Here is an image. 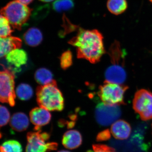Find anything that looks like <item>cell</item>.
Listing matches in <instances>:
<instances>
[{
  "label": "cell",
  "instance_id": "obj_1",
  "mask_svg": "<svg viewBox=\"0 0 152 152\" xmlns=\"http://www.w3.org/2000/svg\"><path fill=\"white\" fill-rule=\"evenodd\" d=\"M103 39V37L97 30L80 28L77 35L72 38L69 43L77 48L78 58L96 64L105 53Z\"/></svg>",
  "mask_w": 152,
  "mask_h": 152
},
{
  "label": "cell",
  "instance_id": "obj_2",
  "mask_svg": "<svg viewBox=\"0 0 152 152\" xmlns=\"http://www.w3.org/2000/svg\"><path fill=\"white\" fill-rule=\"evenodd\" d=\"M36 95L37 103L41 107L50 111H61L64 109V97L56 81L38 87Z\"/></svg>",
  "mask_w": 152,
  "mask_h": 152
},
{
  "label": "cell",
  "instance_id": "obj_3",
  "mask_svg": "<svg viewBox=\"0 0 152 152\" xmlns=\"http://www.w3.org/2000/svg\"><path fill=\"white\" fill-rule=\"evenodd\" d=\"M31 11L27 6L15 0L1 9L0 13L8 20L12 27L20 31L28 20Z\"/></svg>",
  "mask_w": 152,
  "mask_h": 152
},
{
  "label": "cell",
  "instance_id": "obj_4",
  "mask_svg": "<svg viewBox=\"0 0 152 152\" xmlns=\"http://www.w3.org/2000/svg\"><path fill=\"white\" fill-rule=\"evenodd\" d=\"M128 88L123 84L105 81L100 86L98 95L104 104L120 106L125 104L124 95Z\"/></svg>",
  "mask_w": 152,
  "mask_h": 152
},
{
  "label": "cell",
  "instance_id": "obj_5",
  "mask_svg": "<svg viewBox=\"0 0 152 152\" xmlns=\"http://www.w3.org/2000/svg\"><path fill=\"white\" fill-rule=\"evenodd\" d=\"M50 138V134L46 132H42L41 130L28 133L26 152H47L56 150L58 143L47 142Z\"/></svg>",
  "mask_w": 152,
  "mask_h": 152
},
{
  "label": "cell",
  "instance_id": "obj_6",
  "mask_svg": "<svg viewBox=\"0 0 152 152\" xmlns=\"http://www.w3.org/2000/svg\"><path fill=\"white\" fill-rule=\"evenodd\" d=\"M133 107L143 121L152 119V93L141 89L136 92L133 101Z\"/></svg>",
  "mask_w": 152,
  "mask_h": 152
},
{
  "label": "cell",
  "instance_id": "obj_7",
  "mask_svg": "<svg viewBox=\"0 0 152 152\" xmlns=\"http://www.w3.org/2000/svg\"><path fill=\"white\" fill-rule=\"evenodd\" d=\"M15 76L13 72L5 69L0 71V102L9 104L12 107L15 104Z\"/></svg>",
  "mask_w": 152,
  "mask_h": 152
},
{
  "label": "cell",
  "instance_id": "obj_8",
  "mask_svg": "<svg viewBox=\"0 0 152 152\" xmlns=\"http://www.w3.org/2000/svg\"><path fill=\"white\" fill-rule=\"evenodd\" d=\"M121 112L119 106L110 105L102 102L98 104L95 110V118L99 124L107 126L118 120Z\"/></svg>",
  "mask_w": 152,
  "mask_h": 152
},
{
  "label": "cell",
  "instance_id": "obj_9",
  "mask_svg": "<svg viewBox=\"0 0 152 152\" xmlns=\"http://www.w3.org/2000/svg\"><path fill=\"white\" fill-rule=\"evenodd\" d=\"M30 118L31 121L35 126V130L38 131L40 130L42 126L50 122L51 115L49 111L40 107L35 108L31 111Z\"/></svg>",
  "mask_w": 152,
  "mask_h": 152
},
{
  "label": "cell",
  "instance_id": "obj_10",
  "mask_svg": "<svg viewBox=\"0 0 152 152\" xmlns=\"http://www.w3.org/2000/svg\"><path fill=\"white\" fill-rule=\"evenodd\" d=\"M105 82L123 84L126 78V74L123 66L112 65L105 73Z\"/></svg>",
  "mask_w": 152,
  "mask_h": 152
},
{
  "label": "cell",
  "instance_id": "obj_11",
  "mask_svg": "<svg viewBox=\"0 0 152 152\" xmlns=\"http://www.w3.org/2000/svg\"><path fill=\"white\" fill-rule=\"evenodd\" d=\"M110 132L115 138L124 140L130 135L132 128L130 125L126 121L118 120L112 124Z\"/></svg>",
  "mask_w": 152,
  "mask_h": 152
},
{
  "label": "cell",
  "instance_id": "obj_12",
  "mask_svg": "<svg viewBox=\"0 0 152 152\" xmlns=\"http://www.w3.org/2000/svg\"><path fill=\"white\" fill-rule=\"evenodd\" d=\"M6 59L9 64L18 71V69L27 63L28 55L24 50L16 49L9 53L6 56Z\"/></svg>",
  "mask_w": 152,
  "mask_h": 152
},
{
  "label": "cell",
  "instance_id": "obj_13",
  "mask_svg": "<svg viewBox=\"0 0 152 152\" xmlns=\"http://www.w3.org/2000/svg\"><path fill=\"white\" fill-rule=\"evenodd\" d=\"M22 45L21 39L16 37L0 38V58L6 56L15 49L20 48Z\"/></svg>",
  "mask_w": 152,
  "mask_h": 152
},
{
  "label": "cell",
  "instance_id": "obj_14",
  "mask_svg": "<svg viewBox=\"0 0 152 152\" xmlns=\"http://www.w3.org/2000/svg\"><path fill=\"white\" fill-rule=\"evenodd\" d=\"M83 138L81 134L75 130L67 131L63 136L62 143L64 146L69 149L77 148L82 145Z\"/></svg>",
  "mask_w": 152,
  "mask_h": 152
},
{
  "label": "cell",
  "instance_id": "obj_15",
  "mask_svg": "<svg viewBox=\"0 0 152 152\" xmlns=\"http://www.w3.org/2000/svg\"><path fill=\"white\" fill-rule=\"evenodd\" d=\"M10 125L12 129L15 132H23L28 129L29 125L28 118L24 113H15L11 117Z\"/></svg>",
  "mask_w": 152,
  "mask_h": 152
},
{
  "label": "cell",
  "instance_id": "obj_16",
  "mask_svg": "<svg viewBox=\"0 0 152 152\" xmlns=\"http://www.w3.org/2000/svg\"><path fill=\"white\" fill-rule=\"evenodd\" d=\"M112 65L115 66H124V56L120 44L115 41L110 47L109 52Z\"/></svg>",
  "mask_w": 152,
  "mask_h": 152
},
{
  "label": "cell",
  "instance_id": "obj_17",
  "mask_svg": "<svg viewBox=\"0 0 152 152\" xmlns=\"http://www.w3.org/2000/svg\"><path fill=\"white\" fill-rule=\"evenodd\" d=\"M23 39L25 43L29 46H37L43 40V36L40 30L37 28H30L25 33Z\"/></svg>",
  "mask_w": 152,
  "mask_h": 152
},
{
  "label": "cell",
  "instance_id": "obj_18",
  "mask_svg": "<svg viewBox=\"0 0 152 152\" xmlns=\"http://www.w3.org/2000/svg\"><path fill=\"white\" fill-rule=\"evenodd\" d=\"M34 77L36 81L42 86L48 84L55 80L51 72L45 68L38 69L35 73Z\"/></svg>",
  "mask_w": 152,
  "mask_h": 152
},
{
  "label": "cell",
  "instance_id": "obj_19",
  "mask_svg": "<svg viewBox=\"0 0 152 152\" xmlns=\"http://www.w3.org/2000/svg\"><path fill=\"white\" fill-rule=\"evenodd\" d=\"M107 7L112 14L118 15L126 10L127 3L126 0H108Z\"/></svg>",
  "mask_w": 152,
  "mask_h": 152
},
{
  "label": "cell",
  "instance_id": "obj_20",
  "mask_svg": "<svg viewBox=\"0 0 152 152\" xmlns=\"http://www.w3.org/2000/svg\"><path fill=\"white\" fill-rule=\"evenodd\" d=\"M16 95L20 99L27 101L30 99L33 96V90L30 85L26 83L19 85L15 91Z\"/></svg>",
  "mask_w": 152,
  "mask_h": 152
},
{
  "label": "cell",
  "instance_id": "obj_21",
  "mask_svg": "<svg viewBox=\"0 0 152 152\" xmlns=\"http://www.w3.org/2000/svg\"><path fill=\"white\" fill-rule=\"evenodd\" d=\"M0 152H23V148L18 141L9 140L0 145Z\"/></svg>",
  "mask_w": 152,
  "mask_h": 152
},
{
  "label": "cell",
  "instance_id": "obj_22",
  "mask_svg": "<svg viewBox=\"0 0 152 152\" xmlns=\"http://www.w3.org/2000/svg\"><path fill=\"white\" fill-rule=\"evenodd\" d=\"M73 0H56L53 4L54 10L58 12L70 10L74 7Z\"/></svg>",
  "mask_w": 152,
  "mask_h": 152
},
{
  "label": "cell",
  "instance_id": "obj_23",
  "mask_svg": "<svg viewBox=\"0 0 152 152\" xmlns=\"http://www.w3.org/2000/svg\"><path fill=\"white\" fill-rule=\"evenodd\" d=\"M13 31L8 20L0 14V38L10 37Z\"/></svg>",
  "mask_w": 152,
  "mask_h": 152
},
{
  "label": "cell",
  "instance_id": "obj_24",
  "mask_svg": "<svg viewBox=\"0 0 152 152\" xmlns=\"http://www.w3.org/2000/svg\"><path fill=\"white\" fill-rule=\"evenodd\" d=\"M72 54L70 50L66 51L61 55L60 57V64L63 69H66L72 65Z\"/></svg>",
  "mask_w": 152,
  "mask_h": 152
},
{
  "label": "cell",
  "instance_id": "obj_25",
  "mask_svg": "<svg viewBox=\"0 0 152 152\" xmlns=\"http://www.w3.org/2000/svg\"><path fill=\"white\" fill-rule=\"evenodd\" d=\"M10 119L9 110L4 106L0 105V127L7 125Z\"/></svg>",
  "mask_w": 152,
  "mask_h": 152
},
{
  "label": "cell",
  "instance_id": "obj_26",
  "mask_svg": "<svg viewBox=\"0 0 152 152\" xmlns=\"http://www.w3.org/2000/svg\"><path fill=\"white\" fill-rule=\"evenodd\" d=\"M92 147L93 151L89 150L87 152H117L113 148L103 144H94Z\"/></svg>",
  "mask_w": 152,
  "mask_h": 152
},
{
  "label": "cell",
  "instance_id": "obj_27",
  "mask_svg": "<svg viewBox=\"0 0 152 152\" xmlns=\"http://www.w3.org/2000/svg\"><path fill=\"white\" fill-rule=\"evenodd\" d=\"M111 133L109 129L104 130L102 131L98 134L96 140L98 142H102L108 140L109 139H110L111 135Z\"/></svg>",
  "mask_w": 152,
  "mask_h": 152
},
{
  "label": "cell",
  "instance_id": "obj_28",
  "mask_svg": "<svg viewBox=\"0 0 152 152\" xmlns=\"http://www.w3.org/2000/svg\"><path fill=\"white\" fill-rule=\"evenodd\" d=\"M20 2L24 4L27 5L30 4V3H31L33 1V0H18Z\"/></svg>",
  "mask_w": 152,
  "mask_h": 152
},
{
  "label": "cell",
  "instance_id": "obj_29",
  "mask_svg": "<svg viewBox=\"0 0 152 152\" xmlns=\"http://www.w3.org/2000/svg\"><path fill=\"white\" fill-rule=\"evenodd\" d=\"M40 1L44 2H50L53 1L54 0H40Z\"/></svg>",
  "mask_w": 152,
  "mask_h": 152
},
{
  "label": "cell",
  "instance_id": "obj_30",
  "mask_svg": "<svg viewBox=\"0 0 152 152\" xmlns=\"http://www.w3.org/2000/svg\"><path fill=\"white\" fill-rule=\"evenodd\" d=\"M58 152H70L69 151H64V150H62V151H59Z\"/></svg>",
  "mask_w": 152,
  "mask_h": 152
}]
</instances>
